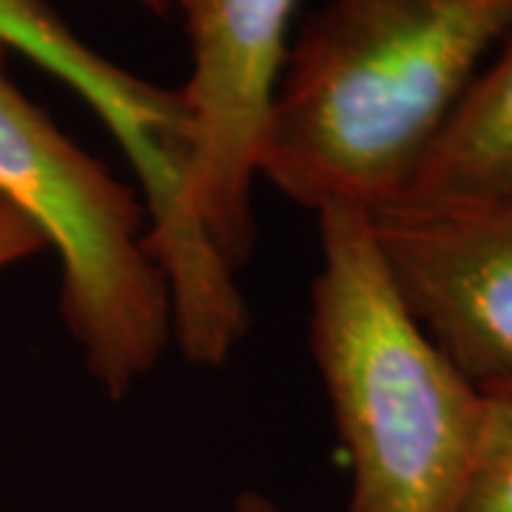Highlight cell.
Here are the masks:
<instances>
[{
  "mask_svg": "<svg viewBox=\"0 0 512 512\" xmlns=\"http://www.w3.org/2000/svg\"><path fill=\"white\" fill-rule=\"evenodd\" d=\"M512 29V0H328L291 40L259 180L319 214L413 183Z\"/></svg>",
  "mask_w": 512,
  "mask_h": 512,
  "instance_id": "obj_1",
  "label": "cell"
},
{
  "mask_svg": "<svg viewBox=\"0 0 512 512\" xmlns=\"http://www.w3.org/2000/svg\"><path fill=\"white\" fill-rule=\"evenodd\" d=\"M316 222L311 353L350 464L348 512H461L484 393L407 311L365 208Z\"/></svg>",
  "mask_w": 512,
  "mask_h": 512,
  "instance_id": "obj_2",
  "label": "cell"
},
{
  "mask_svg": "<svg viewBox=\"0 0 512 512\" xmlns=\"http://www.w3.org/2000/svg\"><path fill=\"white\" fill-rule=\"evenodd\" d=\"M0 200L60 259V313L89 376L111 399L128 396L174 345V299L148 205L20 92L3 43Z\"/></svg>",
  "mask_w": 512,
  "mask_h": 512,
  "instance_id": "obj_3",
  "label": "cell"
},
{
  "mask_svg": "<svg viewBox=\"0 0 512 512\" xmlns=\"http://www.w3.org/2000/svg\"><path fill=\"white\" fill-rule=\"evenodd\" d=\"M0 43L74 92L126 154L151 214V242L174 299V342L197 367H222L251 328L237 274L185 202L191 123L180 89H163L97 52L49 0H0Z\"/></svg>",
  "mask_w": 512,
  "mask_h": 512,
  "instance_id": "obj_4",
  "label": "cell"
},
{
  "mask_svg": "<svg viewBox=\"0 0 512 512\" xmlns=\"http://www.w3.org/2000/svg\"><path fill=\"white\" fill-rule=\"evenodd\" d=\"M299 0H177L191 72L180 89L191 146L185 202L194 225L239 274L256 245L254 188Z\"/></svg>",
  "mask_w": 512,
  "mask_h": 512,
  "instance_id": "obj_5",
  "label": "cell"
},
{
  "mask_svg": "<svg viewBox=\"0 0 512 512\" xmlns=\"http://www.w3.org/2000/svg\"><path fill=\"white\" fill-rule=\"evenodd\" d=\"M367 214L421 330L478 387L512 382V188Z\"/></svg>",
  "mask_w": 512,
  "mask_h": 512,
  "instance_id": "obj_6",
  "label": "cell"
},
{
  "mask_svg": "<svg viewBox=\"0 0 512 512\" xmlns=\"http://www.w3.org/2000/svg\"><path fill=\"white\" fill-rule=\"evenodd\" d=\"M507 188H512V29L399 200L478 197Z\"/></svg>",
  "mask_w": 512,
  "mask_h": 512,
  "instance_id": "obj_7",
  "label": "cell"
},
{
  "mask_svg": "<svg viewBox=\"0 0 512 512\" xmlns=\"http://www.w3.org/2000/svg\"><path fill=\"white\" fill-rule=\"evenodd\" d=\"M476 464L461 512H512V382L484 384Z\"/></svg>",
  "mask_w": 512,
  "mask_h": 512,
  "instance_id": "obj_8",
  "label": "cell"
},
{
  "mask_svg": "<svg viewBox=\"0 0 512 512\" xmlns=\"http://www.w3.org/2000/svg\"><path fill=\"white\" fill-rule=\"evenodd\" d=\"M49 251L37 228L15 211L6 200H0V271L18 265L23 259Z\"/></svg>",
  "mask_w": 512,
  "mask_h": 512,
  "instance_id": "obj_9",
  "label": "cell"
},
{
  "mask_svg": "<svg viewBox=\"0 0 512 512\" xmlns=\"http://www.w3.org/2000/svg\"><path fill=\"white\" fill-rule=\"evenodd\" d=\"M234 512H285L279 504H274L271 498L259 493H242L237 498V507Z\"/></svg>",
  "mask_w": 512,
  "mask_h": 512,
  "instance_id": "obj_10",
  "label": "cell"
},
{
  "mask_svg": "<svg viewBox=\"0 0 512 512\" xmlns=\"http://www.w3.org/2000/svg\"><path fill=\"white\" fill-rule=\"evenodd\" d=\"M134 3L154 12V15H171L177 9V0H134Z\"/></svg>",
  "mask_w": 512,
  "mask_h": 512,
  "instance_id": "obj_11",
  "label": "cell"
}]
</instances>
